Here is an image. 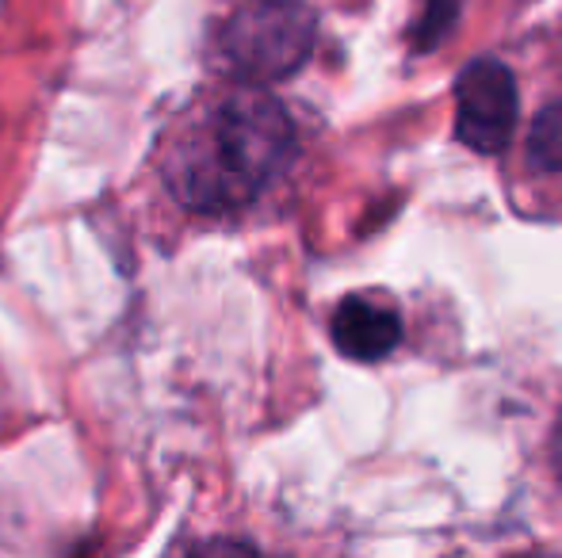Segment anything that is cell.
<instances>
[{"label":"cell","mask_w":562,"mask_h":558,"mask_svg":"<svg viewBox=\"0 0 562 558\" xmlns=\"http://www.w3.org/2000/svg\"><path fill=\"white\" fill-rule=\"evenodd\" d=\"M295 157V123L265 92L223 100L172 153L169 187L195 210H237L252 203Z\"/></svg>","instance_id":"1"},{"label":"cell","mask_w":562,"mask_h":558,"mask_svg":"<svg viewBox=\"0 0 562 558\" xmlns=\"http://www.w3.org/2000/svg\"><path fill=\"white\" fill-rule=\"evenodd\" d=\"M318 15L303 0H252L218 31V50L229 73L249 84L291 77L314 50Z\"/></svg>","instance_id":"2"},{"label":"cell","mask_w":562,"mask_h":558,"mask_svg":"<svg viewBox=\"0 0 562 558\" xmlns=\"http://www.w3.org/2000/svg\"><path fill=\"white\" fill-rule=\"evenodd\" d=\"M517 130V81L494 58H479L456 81V138L474 153H502Z\"/></svg>","instance_id":"3"},{"label":"cell","mask_w":562,"mask_h":558,"mask_svg":"<svg viewBox=\"0 0 562 558\" xmlns=\"http://www.w3.org/2000/svg\"><path fill=\"white\" fill-rule=\"evenodd\" d=\"M402 341V321L375 295H348L334 314V344L348 360L375 364Z\"/></svg>","instance_id":"4"},{"label":"cell","mask_w":562,"mask_h":558,"mask_svg":"<svg viewBox=\"0 0 562 558\" xmlns=\"http://www.w3.org/2000/svg\"><path fill=\"white\" fill-rule=\"evenodd\" d=\"M525 161L540 176H562V100L548 104L528 127Z\"/></svg>","instance_id":"5"},{"label":"cell","mask_w":562,"mask_h":558,"mask_svg":"<svg viewBox=\"0 0 562 558\" xmlns=\"http://www.w3.org/2000/svg\"><path fill=\"white\" fill-rule=\"evenodd\" d=\"M551 470H555V482L562 490V413L555 421V432H551Z\"/></svg>","instance_id":"6"}]
</instances>
